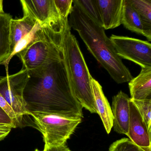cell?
Returning <instances> with one entry per match:
<instances>
[{"label":"cell","instance_id":"30bf717a","mask_svg":"<svg viewBox=\"0 0 151 151\" xmlns=\"http://www.w3.org/2000/svg\"><path fill=\"white\" fill-rule=\"evenodd\" d=\"M130 98L120 91L112 99V113L114 116V130L119 134L126 135L130 117Z\"/></svg>","mask_w":151,"mask_h":151},{"label":"cell","instance_id":"8992f818","mask_svg":"<svg viewBox=\"0 0 151 151\" xmlns=\"http://www.w3.org/2000/svg\"><path fill=\"white\" fill-rule=\"evenodd\" d=\"M110 40L117 55L141 68L151 67V45L137 39L112 35Z\"/></svg>","mask_w":151,"mask_h":151},{"label":"cell","instance_id":"cb8c5ba5","mask_svg":"<svg viewBox=\"0 0 151 151\" xmlns=\"http://www.w3.org/2000/svg\"><path fill=\"white\" fill-rule=\"evenodd\" d=\"M13 128L14 127L12 125L0 124V141H2L9 134Z\"/></svg>","mask_w":151,"mask_h":151},{"label":"cell","instance_id":"44dd1931","mask_svg":"<svg viewBox=\"0 0 151 151\" xmlns=\"http://www.w3.org/2000/svg\"><path fill=\"white\" fill-rule=\"evenodd\" d=\"M59 15L63 20H68L72 9L73 0H54Z\"/></svg>","mask_w":151,"mask_h":151},{"label":"cell","instance_id":"6da1fadb","mask_svg":"<svg viewBox=\"0 0 151 151\" xmlns=\"http://www.w3.org/2000/svg\"><path fill=\"white\" fill-rule=\"evenodd\" d=\"M28 71L23 97L29 114L83 117V106L73 93L63 59Z\"/></svg>","mask_w":151,"mask_h":151},{"label":"cell","instance_id":"9a60e30c","mask_svg":"<svg viewBox=\"0 0 151 151\" xmlns=\"http://www.w3.org/2000/svg\"><path fill=\"white\" fill-rule=\"evenodd\" d=\"M122 24L127 29L146 37L151 41V29L147 28L129 0H124Z\"/></svg>","mask_w":151,"mask_h":151},{"label":"cell","instance_id":"9c48e42d","mask_svg":"<svg viewBox=\"0 0 151 151\" xmlns=\"http://www.w3.org/2000/svg\"><path fill=\"white\" fill-rule=\"evenodd\" d=\"M130 117L127 135L129 139L145 151H151V132L137 108L130 101Z\"/></svg>","mask_w":151,"mask_h":151},{"label":"cell","instance_id":"484cf974","mask_svg":"<svg viewBox=\"0 0 151 151\" xmlns=\"http://www.w3.org/2000/svg\"><path fill=\"white\" fill-rule=\"evenodd\" d=\"M3 2L2 0H0V14L5 13L3 11Z\"/></svg>","mask_w":151,"mask_h":151},{"label":"cell","instance_id":"7c38bea8","mask_svg":"<svg viewBox=\"0 0 151 151\" xmlns=\"http://www.w3.org/2000/svg\"><path fill=\"white\" fill-rule=\"evenodd\" d=\"M91 85L97 114L99 115L107 133L109 134L114 124L111 107L103 93L102 86L92 76L91 77Z\"/></svg>","mask_w":151,"mask_h":151},{"label":"cell","instance_id":"603a6c76","mask_svg":"<svg viewBox=\"0 0 151 151\" xmlns=\"http://www.w3.org/2000/svg\"><path fill=\"white\" fill-rule=\"evenodd\" d=\"M0 124H7L13 126L14 128L17 127L14 122L4 112L0 107Z\"/></svg>","mask_w":151,"mask_h":151},{"label":"cell","instance_id":"d4e9b609","mask_svg":"<svg viewBox=\"0 0 151 151\" xmlns=\"http://www.w3.org/2000/svg\"><path fill=\"white\" fill-rule=\"evenodd\" d=\"M69 148L65 145L60 146L48 147L45 145L44 150L43 151H68Z\"/></svg>","mask_w":151,"mask_h":151},{"label":"cell","instance_id":"8fae6325","mask_svg":"<svg viewBox=\"0 0 151 151\" xmlns=\"http://www.w3.org/2000/svg\"><path fill=\"white\" fill-rule=\"evenodd\" d=\"M104 30L114 29L122 24L124 0H96Z\"/></svg>","mask_w":151,"mask_h":151},{"label":"cell","instance_id":"ac0fdd59","mask_svg":"<svg viewBox=\"0 0 151 151\" xmlns=\"http://www.w3.org/2000/svg\"><path fill=\"white\" fill-rule=\"evenodd\" d=\"M73 3L80 7L92 20L102 27V21L96 0H73Z\"/></svg>","mask_w":151,"mask_h":151},{"label":"cell","instance_id":"e0dca14e","mask_svg":"<svg viewBox=\"0 0 151 151\" xmlns=\"http://www.w3.org/2000/svg\"><path fill=\"white\" fill-rule=\"evenodd\" d=\"M146 26L151 29V0H129Z\"/></svg>","mask_w":151,"mask_h":151},{"label":"cell","instance_id":"ba28073f","mask_svg":"<svg viewBox=\"0 0 151 151\" xmlns=\"http://www.w3.org/2000/svg\"><path fill=\"white\" fill-rule=\"evenodd\" d=\"M23 9L28 11L43 29L63 31L66 29L68 20L60 17L54 0H22Z\"/></svg>","mask_w":151,"mask_h":151},{"label":"cell","instance_id":"3957f363","mask_svg":"<svg viewBox=\"0 0 151 151\" xmlns=\"http://www.w3.org/2000/svg\"><path fill=\"white\" fill-rule=\"evenodd\" d=\"M63 61L73 93L83 108L97 114L91 85V75L76 37L71 33L69 23L62 43Z\"/></svg>","mask_w":151,"mask_h":151},{"label":"cell","instance_id":"5bb4252c","mask_svg":"<svg viewBox=\"0 0 151 151\" xmlns=\"http://www.w3.org/2000/svg\"><path fill=\"white\" fill-rule=\"evenodd\" d=\"M131 99H151V67L141 68L138 76L129 82Z\"/></svg>","mask_w":151,"mask_h":151},{"label":"cell","instance_id":"4316f807","mask_svg":"<svg viewBox=\"0 0 151 151\" xmlns=\"http://www.w3.org/2000/svg\"><path fill=\"white\" fill-rule=\"evenodd\" d=\"M34 151H40V150H39L38 149H37H37H35V150H34Z\"/></svg>","mask_w":151,"mask_h":151},{"label":"cell","instance_id":"83f0119b","mask_svg":"<svg viewBox=\"0 0 151 151\" xmlns=\"http://www.w3.org/2000/svg\"><path fill=\"white\" fill-rule=\"evenodd\" d=\"M68 151H70V149H68Z\"/></svg>","mask_w":151,"mask_h":151},{"label":"cell","instance_id":"2e32d148","mask_svg":"<svg viewBox=\"0 0 151 151\" xmlns=\"http://www.w3.org/2000/svg\"><path fill=\"white\" fill-rule=\"evenodd\" d=\"M12 16L6 13L0 14V65L10 55V24Z\"/></svg>","mask_w":151,"mask_h":151},{"label":"cell","instance_id":"7402d4cb","mask_svg":"<svg viewBox=\"0 0 151 151\" xmlns=\"http://www.w3.org/2000/svg\"><path fill=\"white\" fill-rule=\"evenodd\" d=\"M0 107L7 115L12 120L16 126L18 125L20 122L18 116L17 115L14 110L7 101L0 94Z\"/></svg>","mask_w":151,"mask_h":151},{"label":"cell","instance_id":"7a4b0ae2","mask_svg":"<svg viewBox=\"0 0 151 151\" xmlns=\"http://www.w3.org/2000/svg\"><path fill=\"white\" fill-rule=\"evenodd\" d=\"M73 4L68 20L70 28L78 33L89 52L115 82L118 84L129 82L133 77L116 54L104 29L92 20L80 7Z\"/></svg>","mask_w":151,"mask_h":151},{"label":"cell","instance_id":"ffe728a7","mask_svg":"<svg viewBox=\"0 0 151 151\" xmlns=\"http://www.w3.org/2000/svg\"><path fill=\"white\" fill-rule=\"evenodd\" d=\"M109 151H145L127 138H123L110 145Z\"/></svg>","mask_w":151,"mask_h":151},{"label":"cell","instance_id":"277c9868","mask_svg":"<svg viewBox=\"0 0 151 151\" xmlns=\"http://www.w3.org/2000/svg\"><path fill=\"white\" fill-rule=\"evenodd\" d=\"M63 37L43 29L36 38L17 54L22 63V68L29 71L62 60Z\"/></svg>","mask_w":151,"mask_h":151},{"label":"cell","instance_id":"52a82bcc","mask_svg":"<svg viewBox=\"0 0 151 151\" xmlns=\"http://www.w3.org/2000/svg\"><path fill=\"white\" fill-rule=\"evenodd\" d=\"M28 75V70L22 68L17 73L0 79V94L13 108L20 122L24 116L30 114L23 97Z\"/></svg>","mask_w":151,"mask_h":151},{"label":"cell","instance_id":"d6986e66","mask_svg":"<svg viewBox=\"0 0 151 151\" xmlns=\"http://www.w3.org/2000/svg\"><path fill=\"white\" fill-rule=\"evenodd\" d=\"M131 100L137 108L148 130L151 131V99L143 100Z\"/></svg>","mask_w":151,"mask_h":151},{"label":"cell","instance_id":"4fadbf2b","mask_svg":"<svg viewBox=\"0 0 151 151\" xmlns=\"http://www.w3.org/2000/svg\"><path fill=\"white\" fill-rule=\"evenodd\" d=\"M23 10L22 18L17 20L12 19L10 24V55L17 44L24 37L30 33L37 22L28 11Z\"/></svg>","mask_w":151,"mask_h":151},{"label":"cell","instance_id":"5b68a950","mask_svg":"<svg viewBox=\"0 0 151 151\" xmlns=\"http://www.w3.org/2000/svg\"><path fill=\"white\" fill-rule=\"evenodd\" d=\"M29 116L42 133L45 145L48 147L65 145L82 120L43 112H31Z\"/></svg>","mask_w":151,"mask_h":151}]
</instances>
